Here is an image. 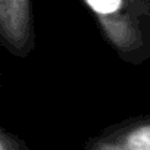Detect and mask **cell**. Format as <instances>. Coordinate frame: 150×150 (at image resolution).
<instances>
[{"mask_svg": "<svg viewBox=\"0 0 150 150\" xmlns=\"http://www.w3.org/2000/svg\"><path fill=\"white\" fill-rule=\"evenodd\" d=\"M106 40L129 62L150 57V0H83Z\"/></svg>", "mask_w": 150, "mask_h": 150, "instance_id": "6da1fadb", "label": "cell"}, {"mask_svg": "<svg viewBox=\"0 0 150 150\" xmlns=\"http://www.w3.org/2000/svg\"><path fill=\"white\" fill-rule=\"evenodd\" d=\"M0 40L16 56L34 47L31 0H0Z\"/></svg>", "mask_w": 150, "mask_h": 150, "instance_id": "7a4b0ae2", "label": "cell"}, {"mask_svg": "<svg viewBox=\"0 0 150 150\" xmlns=\"http://www.w3.org/2000/svg\"><path fill=\"white\" fill-rule=\"evenodd\" d=\"M84 150H150V116L105 129L86 143Z\"/></svg>", "mask_w": 150, "mask_h": 150, "instance_id": "3957f363", "label": "cell"}, {"mask_svg": "<svg viewBox=\"0 0 150 150\" xmlns=\"http://www.w3.org/2000/svg\"><path fill=\"white\" fill-rule=\"evenodd\" d=\"M0 150H31L21 138L0 127Z\"/></svg>", "mask_w": 150, "mask_h": 150, "instance_id": "277c9868", "label": "cell"}]
</instances>
